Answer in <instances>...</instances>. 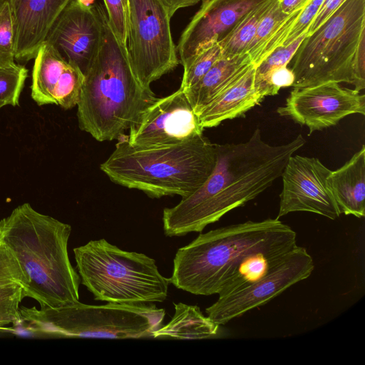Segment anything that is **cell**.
I'll list each match as a JSON object with an SVG mask.
<instances>
[{
	"instance_id": "obj_27",
	"label": "cell",
	"mask_w": 365,
	"mask_h": 365,
	"mask_svg": "<svg viewBox=\"0 0 365 365\" xmlns=\"http://www.w3.org/2000/svg\"><path fill=\"white\" fill-rule=\"evenodd\" d=\"M287 15L280 9L277 1L272 0L269 7L261 18L255 36L246 51L252 64L264 44Z\"/></svg>"
},
{
	"instance_id": "obj_11",
	"label": "cell",
	"mask_w": 365,
	"mask_h": 365,
	"mask_svg": "<svg viewBox=\"0 0 365 365\" xmlns=\"http://www.w3.org/2000/svg\"><path fill=\"white\" fill-rule=\"evenodd\" d=\"M125 138L133 146L163 147L181 144L203 135L204 128L185 91L155 100L129 129Z\"/></svg>"
},
{
	"instance_id": "obj_35",
	"label": "cell",
	"mask_w": 365,
	"mask_h": 365,
	"mask_svg": "<svg viewBox=\"0 0 365 365\" xmlns=\"http://www.w3.org/2000/svg\"><path fill=\"white\" fill-rule=\"evenodd\" d=\"M282 11L289 14L294 11L305 6L309 0H277Z\"/></svg>"
},
{
	"instance_id": "obj_7",
	"label": "cell",
	"mask_w": 365,
	"mask_h": 365,
	"mask_svg": "<svg viewBox=\"0 0 365 365\" xmlns=\"http://www.w3.org/2000/svg\"><path fill=\"white\" fill-rule=\"evenodd\" d=\"M21 322L31 331L55 337L153 338L165 310L153 304L88 305L79 301L58 307L20 308Z\"/></svg>"
},
{
	"instance_id": "obj_36",
	"label": "cell",
	"mask_w": 365,
	"mask_h": 365,
	"mask_svg": "<svg viewBox=\"0 0 365 365\" xmlns=\"http://www.w3.org/2000/svg\"><path fill=\"white\" fill-rule=\"evenodd\" d=\"M95 1L96 0H76L78 4L86 8L93 6L95 4Z\"/></svg>"
},
{
	"instance_id": "obj_13",
	"label": "cell",
	"mask_w": 365,
	"mask_h": 365,
	"mask_svg": "<svg viewBox=\"0 0 365 365\" xmlns=\"http://www.w3.org/2000/svg\"><path fill=\"white\" fill-rule=\"evenodd\" d=\"M331 172L317 158L292 155L281 175L283 187L277 218L294 212L338 218L341 212L327 182Z\"/></svg>"
},
{
	"instance_id": "obj_32",
	"label": "cell",
	"mask_w": 365,
	"mask_h": 365,
	"mask_svg": "<svg viewBox=\"0 0 365 365\" xmlns=\"http://www.w3.org/2000/svg\"><path fill=\"white\" fill-rule=\"evenodd\" d=\"M109 24L118 41L126 47L127 14L123 0H103Z\"/></svg>"
},
{
	"instance_id": "obj_3",
	"label": "cell",
	"mask_w": 365,
	"mask_h": 365,
	"mask_svg": "<svg viewBox=\"0 0 365 365\" xmlns=\"http://www.w3.org/2000/svg\"><path fill=\"white\" fill-rule=\"evenodd\" d=\"M297 245L296 232L277 218L220 227L177 251L170 283L196 295L218 294L250 255L287 252Z\"/></svg>"
},
{
	"instance_id": "obj_1",
	"label": "cell",
	"mask_w": 365,
	"mask_h": 365,
	"mask_svg": "<svg viewBox=\"0 0 365 365\" xmlns=\"http://www.w3.org/2000/svg\"><path fill=\"white\" fill-rule=\"evenodd\" d=\"M305 143L299 135L287 143L272 145L257 128L245 142L216 144L215 165L207 179L175 206L163 210L165 235L202 232L255 199L282 175L289 158Z\"/></svg>"
},
{
	"instance_id": "obj_9",
	"label": "cell",
	"mask_w": 365,
	"mask_h": 365,
	"mask_svg": "<svg viewBox=\"0 0 365 365\" xmlns=\"http://www.w3.org/2000/svg\"><path fill=\"white\" fill-rule=\"evenodd\" d=\"M170 19L160 0H128L126 52L130 67L145 88L180 63Z\"/></svg>"
},
{
	"instance_id": "obj_29",
	"label": "cell",
	"mask_w": 365,
	"mask_h": 365,
	"mask_svg": "<svg viewBox=\"0 0 365 365\" xmlns=\"http://www.w3.org/2000/svg\"><path fill=\"white\" fill-rule=\"evenodd\" d=\"M24 298L23 288L19 284L0 287V329L21 322L19 304Z\"/></svg>"
},
{
	"instance_id": "obj_22",
	"label": "cell",
	"mask_w": 365,
	"mask_h": 365,
	"mask_svg": "<svg viewBox=\"0 0 365 365\" xmlns=\"http://www.w3.org/2000/svg\"><path fill=\"white\" fill-rule=\"evenodd\" d=\"M288 252H262L250 255L240 263L222 286L217 294L219 297L232 294L255 282L277 265Z\"/></svg>"
},
{
	"instance_id": "obj_34",
	"label": "cell",
	"mask_w": 365,
	"mask_h": 365,
	"mask_svg": "<svg viewBox=\"0 0 365 365\" xmlns=\"http://www.w3.org/2000/svg\"><path fill=\"white\" fill-rule=\"evenodd\" d=\"M172 17L180 9L193 6L200 0H160Z\"/></svg>"
},
{
	"instance_id": "obj_14",
	"label": "cell",
	"mask_w": 365,
	"mask_h": 365,
	"mask_svg": "<svg viewBox=\"0 0 365 365\" xmlns=\"http://www.w3.org/2000/svg\"><path fill=\"white\" fill-rule=\"evenodd\" d=\"M102 4L84 7L76 0L65 8L49 31L45 42L83 74L96 57L103 36Z\"/></svg>"
},
{
	"instance_id": "obj_38",
	"label": "cell",
	"mask_w": 365,
	"mask_h": 365,
	"mask_svg": "<svg viewBox=\"0 0 365 365\" xmlns=\"http://www.w3.org/2000/svg\"><path fill=\"white\" fill-rule=\"evenodd\" d=\"M4 106H5V105H4L2 102H1V101H0V109H1L2 107H4Z\"/></svg>"
},
{
	"instance_id": "obj_8",
	"label": "cell",
	"mask_w": 365,
	"mask_h": 365,
	"mask_svg": "<svg viewBox=\"0 0 365 365\" xmlns=\"http://www.w3.org/2000/svg\"><path fill=\"white\" fill-rule=\"evenodd\" d=\"M365 37V0H346L306 35L292 61L293 88L327 82L354 84L356 53Z\"/></svg>"
},
{
	"instance_id": "obj_18",
	"label": "cell",
	"mask_w": 365,
	"mask_h": 365,
	"mask_svg": "<svg viewBox=\"0 0 365 365\" xmlns=\"http://www.w3.org/2000/svg\"><path fill=\"white\" fill-rule=\"evenodd\" d=\"M341 214L362 218L365 215V146L350 160L331 171L327 179Z\"/></svg>"
},
{
	"instance_id": "obj_4",
	"label": "cell",
	"mask_w": 365,
	"mask_h": 365,
	"mask_svg": "<svg viewBox=\"0 0 365 365\" xmlns=\"http://www.w3.org/2000/svg\"><path fill=\"white\" fill-rule=\"evenodd\" d=\"M101 18V46L84 74L77 104L80 129L100 142L120 138L157 98L138 81L126 47L115 36L104 6Z\"/></svg>"
},
{
	"instance_id": "obj_37",
	"label": "cell",
	"mask_w": 365,
	"mask_h": 365,
	"mask_svg": "<svg viewBox=\"0 0 365 365\" xmlns=\"http://www.w3.org/2000/svg\"><path fill=\"white\" fill-rule=\"evenodd\" d=\"M125 9H126V14H127V9H128V0H123Z\"/></svg>"
},
{
	"instance_id": "obj_28",
	"label": "cell",
	"mask_w": 365,
	"mask_h": 365,
	"mask_svg": "<svg viewBox=\"0 0 365 365\" xmlns=\"http://www.w3.org/2000/svg\"><path fill=\"white\" fill-rule=\"evenodd\" d=\"M27 76L28 70L21 64L0 68V101L5 106H19Z\"/></svg>"
},
{
	"instance_id": "obj_12",
	"label": "cell",
	"mask_w": 365,
	"mask_h": 365,
	"mask_svg": "<svg viewBox=\"0 0 365 365\" xmlns=\"http://www.w3.org/2000/svg\"><path fill=\"white\" fill-rule=\"evenodd\" d=\"M277 113L306 125L309 134L336 125L351 114H365V95L344 88L336 82H327L294 88Z\"/></svg>"
},
{
	"instance_id": "obj_15",
	"label": "cell",
	"mask_w": 365,
	"mask_h": 365,
	"mask_svg": "<svg viewBox=\"0 0 365 365\" xmlns=\"http://www.w3.org/2000/svg\"><path fill=\"white\" fill-rule=\"evenodd\" d=\"M264 0H202L176 46L183 68L205 45L220 41L248 11Z\"/></svg>"
},
{
	"instance_id": "obj_30",
	"label": "cell",
	"mask_w": 365,
	"mask_h": 365,
	"mask_svg": "<svg viewBox=\"0 0 365 365\" xmlns=\"http://www.w3.org/2000/svg\"><path fill=\"white\" fill-rule=\"evenodd\" d=\"M306 35L307 33H304L290 43L276 48L255 66V81L261 80L276 68L287 66Z\"/></svg>"
},
{
	"instance_id": "obj_5",
	"label": "cell",
	"mask_w": 365,
	"mask_h": 365,
	"mask_svg": "<svg viewBox=\"0 0 365 365\" xmlns=\"http://www.w3.org/2000/svg\"><path fill=\"white\" fill-rule=\"evenodd\" d=\"M215 162L216 143L203 135L174 145L142 148L130 145L124 135L100 169L113 182L150 197H185L203 184Z\"/></svg>"
},
{
	"instance_id": "obj_23",
	"label": "cell",
	"mask_w": 365,
	"mask_h": 365,
	"mask_svg": "<svg viewBox=\"0 0 365 365\" xmlns=\"http://www.w3.org/2000/svg\"><path fill=\"white\" fill-rule=\"evenodd\" d=\"M272 0H264L245 14L220 41L222 56H233L247 53L255 36L257 25Z\"/></svg>"
},
{
	"instance_id": "obj_17",
	"label": "cell",
	"mask_w": 365,
	"mask_h": 365,
	"mask_svg": "<svg viewBox=\"0 0 365 365\" xmlns=\"http://www.w3.org/2000/svg\"><path fill=\"white\" fill-rule=\"evenodd\" d=\"M255 66L252 63L226 89L198 113L202 127L212 128L225 120L243 115L263 98L255 88Z\"/></svg>"
},
{
	"instance_id": "obj_33",
	"label": "cell",
	"mask_w": 365,
	"mask_h": 365,
	"mask_svg": "<svg viewBox=\"0 0 365 365\" xmlns=\"http://www.w3.org/2000/svg\"><path fill=\"white\" fill-rule=\"evenodd\" d=\"M346 0H324L313 19L307 35H310L319 29Z\"/></svg>"
},
{
	"instance_id": "obj_20",
	"label": "cell",
	"mask_w": 365,
	"mask_h": 365,
	"mask_svg": "<svg viewBox=\"0 0 365 365\" xmlns=\"http://www.w3.org/2000/svg\"><path fill=\"white\" fill-rule=\"evenodd\" d=\"M174 307L170 322L155 331L153 338L203 339L217 334L220 325L205 316L197 306L180 302Z\"/></svg>"
},
{
	"instance_id": "obj_25",
	"label": "cell",
	"mask_w": 365,
	"mask_h": 365,
	"mask_svg": "<svg viewBox=\"0 0 365 365\" xmlns=\"http://www.w3.org/2000/svg\"><path fill=\"white\" fill-rule=\"evenodd\" d=\"M84 74L74 64L68 63L54 90L53 98L56 105L65 110L77 106L83 84Z\"/></svg>"
},
{
	"instance_id": "obj_2",
	"label": "cell",
	"mask_w": 365,
	"mask_h": 365,
	"mask_svg": "<svg viewBox=\"0 0 365 365\" xmlns=\"http://www.w3.org/2000/svg\"><path fill=\"white\" fill-rule=\"evenodd\" d=\"M70 225L24 203L0 221V240L11 250L25 277L24 297L45 307L79 301L81 278L71 265Z\"/></svg>"
},
{
	"instance_id": "obj_10",
	"label": "cell",
	"mask_w": 365,
	"mask_h": 365,
	"mask_svg": "<svg viewBox=\"0 0 365 365\" xmlns=\"http://www.w3.org/2000/svg\"><path fill=\"white\" fill-rule=\"evenodd\" d=\"M314 268L307 250L296 246L265 275L249 286L218 299L205 310L207 317L223 325L262 306L291 286L308 278Z\"/></svg>"
},
{
	"instance_id": "obj_19",
	"label": "cell",
	"mask_w": 365,
	"mask_h": 365,
	"mask_svg": "<svg viewBox=\"0 0 365 365\" xmlns=\"http://www.w3.org/2000/svg\"><path fill=\"white\" fill-rule=\"evenodd\" d=\"M252 63L247 53L233 56H222L196 84L185 91L197 115Z\"/></svg>"
},
{
	"instance_id": "obj_31",
	"label": "cell",
	"mask_w": 365,
	"mask_h": 365,
	"mask_svg": "<svg viewBox=\"0 0 365 365\" xmlns=\"http://www.w3.org/2000/svg\"><path fill=\"white\" fill-rule=\"evenodd\" d=\"M26 279L11 250L0 240V287L19 284L22 288Z\"/></svg>"
},
{
	"instance_id": "obj_24",
	"label": "cell",
	"mask_w": 365,
	"mask_h": 365,
	"mask_svg": "<svg viewBox=\"0 0 365 365\" xmlns=\"http://www.w3.org/2000/svg\"><path fill=\"white\" fill-rule=\"evenodd\" d=\"M222 56L219 41L211 42L201 48L183 68L180 88L185 91L196 84Z\"/></svg>"
},
{
	"instance_id": "obj_6",
	"label": "cell",
	"mask_w": 365,
	"mask_h": 365,
	"mask_svg": "<svg viewBox=\"0 0 365 365\" xmlns=\"http://www.w3.org/2000/svg\"><path fill=\"white\" fill-rule=\"evenodd\" d=\"M73 252L81 283L96 300L139 304L168 297L169 279L144 254L123 250L105 239L91 240Z\"/></svg>"
},
{
	"instance_id": "obj_26",
	"label": "cell",
	"mask_w": 365,
	"mask_h": 365,
	"mask_svg": "<svg viewBox=\"0 0 365 365\" xmlns=\"http://www.w3.org/2000/svg\"><path fill=\"white\" fill-rule=\"evenodd\" d=\"M15 26L11 0H0V68L14 66Z\"/></svg>"
},
{
	"instance_id": "obj_21",
	"label": "cell",
	"mask_w": 365,
	"mask_h": 365,
	"mask_svg": "<svg viewBox=\"0 0 365 365\" xmlns=\"http://www.w3.org/2000/svg\"><path fill=\"white\" fill-rule=\"evenodd\" d=\"M34 58L31 97L38 106L56 104L54 90L68 62L46 42L40 47Z\"/></svg>"
},
{
	"instance_id": "obj_16",
	"label": "cell",
	"mask_w": 365,
	"mask_h": 365,
	"mask_svg": "<svg viewBox=\"0 0 365 365\" xmlns=\"http://www.w3.org/2000/svg\"><path fill=\"white\" fill-rule=\"evenodd\" d=\"M72 0H11L15 26V59H34L55 21Z\"/></svg>"
}]
</instances>
